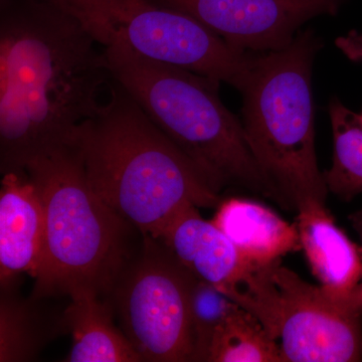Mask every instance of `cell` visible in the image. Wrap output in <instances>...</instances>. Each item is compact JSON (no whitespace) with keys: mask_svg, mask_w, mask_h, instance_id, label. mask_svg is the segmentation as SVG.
<instances>
[{"mask_svg":"<svg viewBox=\"0 0 362 362\" xmlns=\"http://www.w3.org/2000/svg\"><path fill=\"white\" fill-rule=\"evenodd\" d=\"M49 0H1L0 169L25 170L65 146L99 109L111 74L104 51Z\"/></svg>","mask_w":362,"mask_h":362,"instance_id":"cell-1","label":"cell"},{"mask_svg":"<svg viewBox=\"0 0 362 362\" xmlns=\"http://www.w3.org/2000/svg\"><path fill=\"white\" fill-rule=\"evenodd\" d=\"M108 89V101L68 143L93 190L143 238L156 240L187 206H218L220 194L129 93L112 78Z\"/></svg>","mask_w":362,"mask_h":362,"instance_id":"cell-2","label":"cell"},{"mask_svg":"<svg viewBox=\"0 0 362 362\" xmlns=\"http://www.w3.org/2000/svg\"><path fill=\"white\" fill-rule=\"evenodd\" d=\"M103 51L111 78L189 158L214 192L235 185L283 204L250 148L242 121L221 102L220 82L125 47Z\"/></svg>","mask_w":362,"mask_h":362,"instance_id":"cell-3","label":"cell"},{"mask_svg":"<svg viewBox=\"0 0 362 362\" xmlns=\"http://www.w3.org/2000/svg\"><path fill=\"white\" fill-rule=\"evenodd\" d=\"M25 170L42 199L45 240L32 297L87 290L109 296L127 266L128 228L93 190L70 144L33 159Z\"/></svg>","mask_w":362,"mask_h":362,"instance_id":"cell-4","label":"cell"},{"mask_svg":"<svg viewBox=\"0 0 362 362\" xmlns=\"http://www.w3.org/2000/svg\"><path fill=\"white\" fill-rule=\"evenodd\" d=\"M322 42L300 30L280 51L257 54L243 96L242 124L259 168L283 204H326L317 163L312 69Z\"/></svg>","mask_w":362,"mask_h":362,"instance_id":"cell-5","label":"cell"},{"mask_svg":"<svg viewBox=\"0 0 362 362\" xmlns=\"http://www.w3.org/2000/svg\"><path fill=\"white\" fill-rule=\"evenodd\" d=\"M258 319L278 342L283 362L362 361V289L338 298L306 282L282 259L249 264L218 290Z\"/></svg>","mask_w":362,"mask_h":362,"instance_id":"cell-6","label":"cell"},{"mask_svg":"<svg viewBox=\"0 0 362 362\" xmlns=\"http://www.w3.org/2000/svg\"><path fill=\"white\" fill-rule=\"evenodd\" d=\"M98 45L194 71L244 89L257 54L235 49L187 13L151 0H49Z\"/></svg>","mask_w":362,"mask_h":362,"instance_id":"cell-7","label":"cell"},{"mask_svg":"<svg viewBox=\"0 0 362 362\" xmlns=\"http://www.w3.org/2000/svg\"><path fill=\"white\" fill-rule=\"evenodd\" d=\"M194 276L158 240L144 238L112 291L122 331L142 361H194Z\"/></svg>","mask_w":362,"mask_h":362,"instance_id":"cell-8","label":"cell"},{"mask_svg":"<svg viewBox=\"0 0 362 362\" xmlns=\"http://www.w3.org/2000/svg\"><path fill=\"white\" fill-rule=\"evenodd\" d=\"M187 13L242 52H276L312 18L335 16L344 0H151Z\"/></svg>","mask_w":362,"mask_h":362,"instance_id":"cell-9","label":"cell"},{"mask_svg":"<svg viewBox=\"0 0 362 362\" xmlns=\"http://www.w3.org/2000/svg\"><path fill=\"white\" fill-rule=\"evenodd\" d=\"M45 240L44 207L25 170L4 173L0 190V282L21 274L37 277Z\"/></svg>","mask_w":362,"mask_h":362,"instance_id":"cell-10","label":"cell"},{"mask_svg":"<svg viewBox=\"0 0 362 362\" xmlns=\"http://www.w3.org/2000/svg\"><path fill=\"white\" fill-rule=\"evenodd\" d=\"M199 209H183L158 242L195 279L221 290L233 284L250 263L213 221L202 218Z\"/></svg>","mask_w":362,"mask_h":362,"instance_id":"cell-11","label":"cell"},{"mask_svg":"<svg viewBox=\"0 0 362 362\" xmlns=\"http://www.w3.org/2000/svg\"><path fill=\"white\" fill-rule=\"evenodd\" d=\"M302 250L319 285L333 296H354L362 282V246L335 223L326 204L309 202L297 209Z\"/></svg>","mask_w":362,"mask_h":362,"instance_id":"cell-12","label":"cell"},{"mask_svg":"<svg viewBox=\"0 0 362 362\" xmlns=\"http://www.w3.org/2000/svg\"><path fill=\"white\" fill-rule=\"evenodd\" d=\"M211 221L250 264L264 265L302 250L296 223H287L258 202L226 199L218 204Z\"/></svg>","mask_w":362,"mask_h":362,"instance_id":"cell-13","label":"cell"},{"mask_svg":"<svg viewBox=\"0 0 362 362\" xmlns=\"http://www.w3.org/2000/svg\"><path fill=\"white\" fill-rule=\"evenodd\" d=\"M65 311L66 328L73 337L70 362H137L141 357L114 325L112 308L94 292L73 293Z\"/></svg>","mask_w":362,"mask_h":362,"instance_id":"cell-14","label":"cell"},{"mask_svg":"<svg viewBox=\"0 0 362 362\" xmlns=\"http://www.w3.org/2000/svg\"><path fill=\"white\" fill-rule=\"evenodd\" d=\"M13 286L1 288L0 299V361H32L45 345L66 328L65 312L51 315L40 300H25L13 292Z\"/></svg>","mask_w":362,"mask_h":362,"instance_id":"cell-15","label":"cell"},{"mask_svg":"<svg viewBox=\"0 0 362 362\" xmlns=\"http://www.w3.org/2000/svg\"><path fill=\"white\" fill-rule=\"evenodd\" d=\"M333 131L332 166L323 173L328 192L343 201L362 194V115L333 98L329 104Z\"/></svg>","mask_w":362,"mask_h":362,"instance_id":"cell-16","label":"cell"},{"mask_svg":"<svg viewBox=\"0 0 362 362\" xmlns=\"http://www.w3.org/2000/svg\"><path fill=\"white\" fill-rule=\"evenodd\" d=\"M206 361L283 362L278 342L238 304L214 333Z\"/></svg>","mask_w":362,"mask_h":362,"instance_id":"cell-17","label":"cell"},{"mask_svg":"<svg viewBox=\"0 0 362 362\" xmlns=\"http://www.w3.org/2000/svg\"><path fill=\"white\" fill-rule=\"evenodd\" d=\"M235 306V302L216 287L194 279L190 292L194 361H206L214 333Z\"/></svg>","mask_w":362,"mask_h":362,"instance_id":"cell-18","label":"cell"},{"mask_svg":"<svg viewBox=\"0 0 362 362\" xmlns=\"http://www.w3.org/2000/svg\"><path fill=\"white\" fill-rule=\"evenodd\" d=\"M349 221L354 230H356L362 246V209L354 211L349 216Z\"/></svg>","mask_w":362,"mask_h":362,"instance_id":"cell-19","label":"cell"},{"mask_svg":"<svg viewBox=\"0 0 362 362\" xmlns=\"http://www.w3.org/2000/svg\"><path fill=\"white\" fill-rule=\"evenodd\" d=\"M361 289H362V282H361Z\"/></svg>","mask_w":362,"mask_h":362,"instance_id":"cell-20","label":"cell"}]
</instances>
